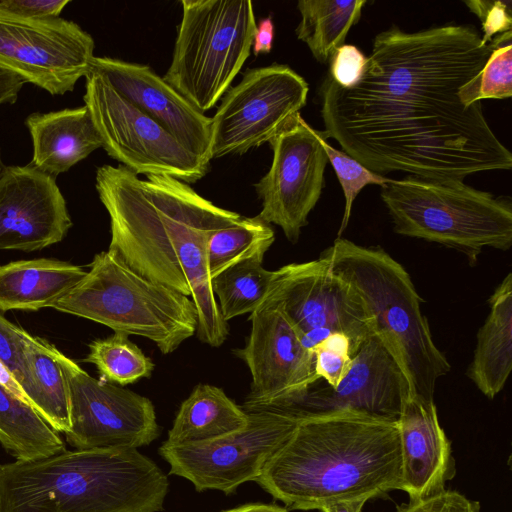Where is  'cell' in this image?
Masks as SVG:
<instances>
[{
  "label": "cell",
  "mask_w": 512,
  "mask_h": 512,
  "mask_svg": "<svg viewBox=\"0 0 512 512\" xmlns=\"http://www.w3.org/2000/svg\"><path fill=\"white\" fill-rule=\"evenodd\" d=\"M365 0H300L301 21L296 36L321 64L329 62L335 50L345 44L347 34L361 18Z\"/></svg>",
  "instance_id": "27"
},
{
  "label": "cell",
  "mask_w": 512,
  "mask_h": 512,
  "mask_svg": "<svg viewBox=\"0 0 512 512\" xmlns=\"http://www.w3.org/2000/svg\"><path fill=\"white\" fill-rule=\"evenodd\" d=\"M410 386L403 371L375 334H370L352 358V364L336 387L313 384L297 399L267 408L295 415L352 410L398 420ZM265 410V409H262Z\"/></svg>",
  "instance_id": "17"
},
{
  "label": "cell",
  "mask_w": 512,
  "mask_h": 512,
  "mask_svg": "<svg viewBox=\"0 0 512 512\" xmlns=\"http://www.w3.org/2000/svg\"><path fill=\"white\" fill-rule=\"evenodd\" d=\"M96 190L110 218L108 250L146 279L191 297L198 339L219 347L229 334L211 287L210 235L241 215L218 207L169 175L140 179L122 165L96 170Z\"/></svg>",
  "instance_id": "2"
},
{
  "label": "cell",
  "mask_w": 512,
  "mask_h": 512,
  "mask_svg": "<svg viewBox=\"0 0 512 512\" xmlns=\"http://www.w3.org/2000/svg\"><path fill=\"white\" fill-rule=\"evenodd\" d=\"M274 40V24L271 17H266L256 24L252 50L255 56L266 54L272 50Z\"/></svg>",
  "instance_id": "39"
},
{
  "label": "cell",
  "mask_w": 512,
  "mask_h": 512,
  "mask_svg": "<svg viewBox=\"0 0 512 512\" xmlns=\"http://www.w3.org/2000/svg\"><path fill=\"white\" fill-rule=\"evenodd\" d=\"M73 225L55 177L30 163L0 172V249L36 251L61 242Z\"/></svg>",
  "instance_id": "18"
},
{
  "label": "cell",
  "mask_w": 512,
  "mask_h": 512,
  "mask_svg": "<svg viewBox=\"0 0 512 512\" xmlns=\"http://www.w3.org/2000/svg\"><path fill=\"white\" fill-rule=\"evenodd\" d=\"M482 24V42L488 44L495 36L512 31L511 1H464Z\"/></svg>",
  "instance_id": "34"
},
{
  "label": "cell",
  "mask_w": 512,
  "mask_h": 512,
  "mask_svg": "<svg viewBox=\"0 0 512 512\" xmlns=\"http://www.w3.org/2000/svg\"><path fill=\"white\" fill-rule=\"evenodd\" d=\"M28 332L0 314V361L20 383L25 367V344Z\"/></svg>",
  "instance_id": "35"
},
{
  "label": "cell",
  "mask_w": 512,
  "mask_h": 512,
  "mask_svg": "<svg viewBox=\"0 0 512 512\" xmlns=\"http://www.w3.org/2000/svg\"><path fill=\"white\" fill-rule=\"evenodd\" d=\"M56 347L28 334L25 367L19 383L26 401L58 433L70 429L68 389Z\"/></svg>",
  "instance_id": "24"
},
{
  "label": "cell",
  "mask_w": 512,
  "mask_h": 512,
  "mask_svg": "<svg viewBox=\"0 0 512 512\" xmlns=\"http://www.w3.org/2000/svg\"><path fill=\"white\" fill-rule=\"evenodd\" d=\"M50 308L145 337L162 354L174 352L197 329L190 297L146 279L110 250L96 254L84 278Z\"/></svg>",
  "instance_id": "7"
},
{
  "label": "cell",
  "mask_w": 512,
  "mask_h": 512,
  "mask_svg": "<svg viewBox=\"0 0 512 512\" xmlns=\"http://www.w3.org/2000/svg\"><path fill=\"white\" fill-rule=\"evenodd\" d=\"M398 512H479V504L457 491L443 490L417 501H409Z\"/></svg>",
  "instance_id": "37"
},
{
  "label": "cell",
  "mask_w": 512,
  "mask_h": 512,
  "mask_svg": "<svg viewBox=\"0 0 512 512\" xmlns=\"http://www.w3.org/2000/svg\"><path fill=\"white\" fill-rule=\"evenodd\" d=\"M320 141L342 187L345 205L337 237H341L350 220L352 205L358 193L366 185L384 186L391 178L372 172L344 151L332 147L322 131Z\"/></svg>",
  "instance_id": "31"
},
{
  "label": "cell",
  "mask_w": 512,
  "mask_h": 512,
  "mask_svg": "<svg viewBox=\"0 0 512 512\" xmlns=\"http://www.w3.org/2000/svg\"><path fill=\"white\" fill-rule=\"evenodd\" d=\"M0 383L4 385L8 390H10L12 393H14L16 396L26 401L19 384L17 383L11 372L7 369V367L3 364L2 361H0Z\"/></svg>",
  "instance_id": "43"
},
{
  "label": "cell",
  "mask_w": 512,
  "mask_h": 512,
  "mask_svg": "<svg viewBox=\"0 0 512 512\" xmlns=\"http://www.w3.org/2000/svg\"><path fill=\"white\" fill-rule=\"evenodd\" d=\"M25 125L33 146L30 164L53 177L67 172L102 147L101 137L85 105L32 113Z\"/></svg>",
  "instance_id": "21"
},
{
  "label": "cell",
  "mask_w": 512,
  "mask_h": 512,
  "mask_svg": "<svg viewBox=\"0 0 512 512\" xmlns=\"http://www.w3.org/2000/svg\"><path fill=\"white\" fill-rule=\"evenodd\" d=\"M494 46L469 25L415 32L391 26L374 38L356 84L344 88L329 73L323 78L325 138L383 176L464 180L511 169L512 154L491 130L481 101L462 102Z\"/></svg>",
  "instance_id": "1"
},
{
  "label": "cell",
  "mask_w": 512,
  "mask_h": 512,
  "mask_svg": "<svg viewBox=\"0 0 512 512\" xmlns=\"http://www.w3.org/2000/svg\"><path fill=\"white\" fill-rule=\"evenodd\" d=\"M494 49L479 75V99L512 96V31L493 38Z\"/></svg>",
  "instance_id": "32"
},
{
  "label": "cell",
  "mask_w": 512,
  "mask_h": 512,
  "mask_svg": "<svg viewBox=\"0 0 512 512\" xmlns=\"http://www.w3.org/2000/svg\"><path fill=\"white\" fill-rule=\"evenodd\" d=\"M314 370L319 380L336 387L352 364L350 341L342 333H331L312 350Z\"/></svg>",
  "instance_id": "33"
},
{
  "label": "cell",
  "mask_w": 512,
  "mask_h": 512,
  "mask_svg": "<svg viewBox=\"0 0 512 512\" xmlns=\"http://www.w3.org/2000/svg\"><path fill=\"white\" fill-rule=\"evenodd\" d=\"M367 56L354 45L344 44L332 54L329 75L335 83L348 88L360 79Z\"/></svg>",
  "instance_id": "36"
},
{
  "label": "cell",
  "mask_w": 512,
  "mask_h": 512,
  "mask_svg": "<svg viewBox=\"0 0 512 512\" xmlns=\"http://www.w3.org/2000/svg\"><path fill=\"white\" fill-rule=\"evenodd\" d=\"M274 240V230L258 216H241L233 224L214 231L207 243L211 279L233 264L264 257Z\"/></svg>",
  "instance_id": "29"
},
{
  "label": "cell",
  "mask_w": 512,
  "mask_h": 512,
  "mask_svg": "<svg viewBox=\"0 0 512 512\" xmlns=\"http://www.w3.org/2000/svg\"><path fill=\"white\" fill-rule=\"evenodd\" d=\"M3 167H4V163H3V160H2V152H1V148H0V172H1Z\"/></svg>",
  "instance_id": "44"
},
{
  "label": "cell",
  "mask_w": 512,
  "mask_h": 512,
  "mask_svg": "<svg viewBox=\"0 0 512 512\" xmlns=\"http://www.w3.org/2000/svg\"><path fill=\"white\" fill-rule=\"evenodd\" d=\"M489 313L477 333L468 378L489 399L505 386L512 369V274L488 299Z\"/></svg>",
  "instance_id": "23"
},
{
  "label": "cell",
  "mask_w": 512,
  "mask_h": 512,
  "mask_svg": "<svg viewBox=\"0 0 512 512\" xmlns=\"http://www.w3.org/2000/svg\"><path fill=\"white\" fill-rule=\"evenodd\" d=\"M222 512H289L286 508L276 504L248 503Z\"/></svg>",
  "instance_id": "42"
},
{
  "label": "cell",
  "mask_w": 512,
  "mask_h": 512,
  "mask_svg": "<svg viewBox=\"0 0 512 512\" xmlns=\"http://www.w3.org/2000/svg\"><path fill=\"white\" fill-rule=\"evenodd\" d=\"M86 273L78 265L46 258L0 265V311L50 308Z\"/></svg>",
  "instance_id": "22"
},
{
  "label": "cell",
  "mask_w": 512,
  "mask_h": 512,
  "mask_svg": "<svg viewBox=\"0 0 512 512\" xmlns=\"http://www.w3.org/2000/svg\"><path fill=\"white\" fill-rule=\"evenodd\" d=\"M65 376L74 449L139 448L160 435L151 400L107 381L97 380L56 349Z\"/></svg>",
  "instance_id": "13"
},
{
  "label": "cell",
  "mask_w": 512,
  "mask_h": 512,
  "mask_svg": "<svg viewBox=\"0 0 512 512\" xmlns=\"http://www.w3.org/2000/svg\"><path fill=\"white\" fill-rule=\"evenodd\" d=\"M360 296L375 334L395 359L410 393L434 400L437 380L451 370L436 346L409 273L380 247L337 237L319 256Z\"/></svg>",
  "instance_id": "5"
},
{
  "label": "cell",
  "mask_w": 512,
  "mask_h": 512,
  "mask_svg": "<svg viewBox=\"0 0 512 512\" xmlns=\"http://www.w3.org/2000/svg\"><path fill=\"white\" fill-rule=\"evenodd\" d=\"M26 81L0 67V105L13 104Z\"/></svg>",
  "instance_id": "40"
},
{
  "label": "cell",
  "mask_w": 512,
  "mask_h": 512,
  "mask_svg": "<svg viewBox=\"0 0 512 512\" xmlns=\"http://www.w3.org/2000/svg\"><path fill=\"white\" fill-rule=\"evenodd\" d=\"M262 256L231 265L211 279V287L223 319L254 312L266 299L274 271L263 267Z\"/></svg>",
  "instance_id": "28"
},
{
  "label": "cell",
  "mask_w": 512,
  "mask_h": 512,
  "mask_svg": "<svg viewBox=\"0 0 512 512\" xmlns=\"http://www.w3.org/2000/svg\"><path fill=\"white\" fill-rule=\"evenodd\" d=\"M380 195L397 234L457 250L471 266L486 248H511L509 197H496L463 180L414 176L390 179Z\"/></svg>",
  "instance_id": "6"
},
{
  "label": "cell",
  "mask_w": 512,
  "mask_h": 512,
  "mask_svg": "<svg viewBox=\"0 0 512 512\" xmlns=\"http://www.w3.org/2000/svg\"><path fill=\"white\" fill-rule=\"evenodd\" d=\"M248 319L246 344L234 350L252 377L251 392L242 406L245 412L283 406L319 381L313 352L304 347L275 301L266 297Z\"/></svg>",
  "instance_id": "16"
},
{
  "label": "cell",
  "mask_w": 512,
  "mask_h": 512,
  "mask_svg": "<svg viewBox=\"0 0 512 512\" xmlns=\"http://www.w3.org/2000/svg\"><path fill=\"white\" fill-rule=\"evenodd\" d=\"M83 100L104 150L137 176L169 175L192 184L208 173L210 163L186 149L92 70L85 76Z\"/></svg>",
  "instance_id": "9"
},
{
  "label": "cell",
  "mask_w": 512,
  "mask_h": 512,
  "mask_svg": "<svg viewBox=\"0 0 512 512\" xmlns=\"http://www.w3.org/2000/svg\"><path fill=\"white\" fill-rule=\"evenodd\" d=\"M69 0H3L0 5L5 9L34 18H55L64 10Z\"/></svg>",
  "instance_id": "38"
},
{
  "label": "cell",
  "mask_w": 512,
  "mask_h": 512,
  "mask_svg": "<svg viewBox=\"0 0 512 512\" xmlns=\"http://www.w3.org/2000/svg\"><path fill=\"white\" fill-rule=\"evenodd\" d=\"M306 80L285 64L247 69L211 118V158L242 155L269 142L307 102Z\"/></svg>",
  "instance_id": "11"
},
{
  "label": "cell",
  "mask_w": 512,
  "mask_h": 512,
  "mask_svg": "<svg viewBox=\"0 0 512 512\" xmlns=\"http://www.w3.org/2000/svg\"><path fill=\"white\" fill-rule=\"evenodd\" d=\"M402 487L410 501L444 490L454 475L451 445L442 429L434 400L408 393L398 417Z\"/></svg>",
  "instance_id": "20"
},
{
  "label": "cell",
  "mask_w": 512,
  "mask_h": 512,
  "mask_svg": "<svg viewBox=\"0 0 512 512\" xmlns=\"http://www.w3.org/2000/svg\"><path fill=\"white\" fill-rule=\"evenodd\" d=\"M255 482L294 510L401 490L398 421L352 410L304 416Z\"/></svg>",
  "instance_id": "3"
},
{
  "label": "cell",
  "mask_w": 512,
  "mask_h": 512,
  "mask_svg": "<svg viewBox=\"0 0 512 512\" xmlns=\"http://www.w3.org/2000/svg\"><path fill=\"white\" fill-rule=\"evenodd\" d=\"M268 143L272 163L254 185L262 202L257 216L279 226L295 244L320 199L328 158L320 132L307 124L300 112L291 116Z\"/></svg>",
  "instance_id": "14"
},
{
  "label": "cell",
  "mask_w": 512,
  "mask_h": 512,
  "mask_svg": "<svg viewBox=\"0 0 512 512\" xmlns=\"http://www.w3.org/2000/svg\"><path fill=\"white\" fill-rule=\"evenodd\" d=\"M94 48L93 37L73 21L27 17L0 5V67L53 96L85 78Z\"/></svg>",
  "instance_id": "12"
},
{
  "label": "cell",
  "mask_w": 512,
  "mask_h": 512,
  "mask_svg": "<svg viewBox=\"0 0 512 512\" xmlns=\"http://www.w3.org/2000/svg\"><path fill=\"white\" fill-rule=\"evenodd\" d=\"M247 421L248 413L223 389L199 384L181 403L166 442L187 444L214 440L240 430Z\"/></svg>",
  "instance_id": "25"
},
{
  "label": "cell",
  "mask_w": 512,
  "mask_h": 512,
  "mask_svg": "<svg viewBox=\"0 0 512 512\" xmlns=\"http://www.w3.org/2000/svg\"><path fill=\"white\" fill-rule=\"evenodd\" d=\"M182 19L163 79L204 113L249 57L256 28L249 0H182Z\"/></svg>",
  "instance_id": "8"
},
{
  "label": "cell",
  "mask_w": 512,
  "mask_h": 512,
  "mask_svg": "<svg viewBox=\"0 0 512 512\" xmlns=\"http://www.w3.org/2000/svg\"><path fill=\"white\" fill-rule=\"evenodd\" d=\"M299 420L278 410L248 412L246 425L238 431L200 443L165 441L158 453L168 463L169 474L187 479L196 491L230 495L241 484L256 481Z\"/></svg>",
  "instance_id": "10"
},
{
  "label": "cell",
  "mask_w": 512,
  "mask_h": 512,
  "mask_svg": "<svg viewBox=\"0 0 512 512\" xmlns=\"http://www.w3.org/2000/svg\"><path fill=\"white\" fill-rule=\"evenodd\" d=\"M84 361L95 365L107 382L121 386L148 378L154 370L153 361L121 332L92 341Z\"/></svg>",
  "instance_id": "30"
},
{
  "label": "cell",
  "mask_w": 512,
  "mask_h": 512,
  "mask_svg": "<svg viewBox=\"0 0 512 512\" xmlns=\"http://www.w3.org/2000/svg\"><path fill=\"white\" fill-rule=\"evenodd\" d=\"M168 489L167 475L136 448L0 464V512H161Z\"/></svg>",
  "instance_id": "4"
},
{
  "label": "cell",
  "mask_w": 512,
  "mask_h": 512,
  "mask_svg": "<svg viewBox=\"0 0 512 512\" xmlns=\"http://www.w3.org/2000/svg\"><path fill=\"white\" fill-rule=\"evenodd\" d=\"M366 501L365 499L339 501L327 504L320 510L322 512H361Z\"/></svg>",
  "instance_id": "41"
},
{
  "label": "cell",
  "mask_w": 512,
  "mask_h": 512,
  "mask_svg": "<svg viewBox=\"0 0 512 512\" xmlns=\"http://www.w3.org/2000/svg\"><path fill=\"white\" fill-rule=\"evenodd\" d=\"M90 70L160 124L186 149L210 163L211 118L196 109L149 66L95 56Z\"/></svg>",
  "instance_id": "19"
},
{
  "label": "cell",
  "mask_w": 512,
  "mask_h": 512,
  "mask_svg": "<svg viewBox=\"0 0 512 512\" xmlns=\"http://www.w3.org/2000/svg\"><path fill=\"white\" fill-rule=\"evenodd\" d=\"M267 298L280 306L300 337L315 330L347 336L352 357L372 334L356 290L320 257L275 270Z\"/></svg>",
  "instance_id": "15"
},
{
  "label": "cell",
  "mask_w": 512,
  "mask_h": 512,
  "mask_svg": "<svg viewBox=\"0 0 512 512\" xmlns=\"http://www.w3.org/2000/svg\"><path fill=\"white\" fill-rule=\"evenodd\" d=\"M0 444L20 461L36 460L66 450L59 433L30 404L1 383Z\"/></svg>",
  "instance_id": "26"
}]
</instances>
